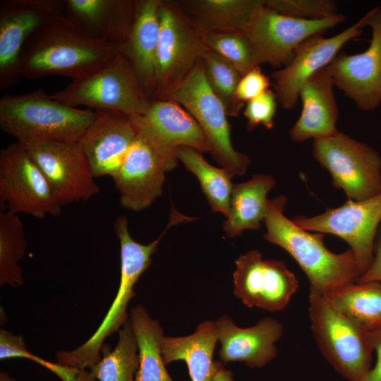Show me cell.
<instances>
[{"label":"cell","instance_id":"cell-1","mask_svg":"<svg viewBox=\"0 0 381 381\" xmlns=\"http://www.w3.org/2000/svg\"><path fill=\"white\" fill-rule=\"evenodd\" d=\"M117 54L114 47L92 37L63 14H52L25 43L19 74L28 79L61 75L75 80Z\"/></svg>","mask_w":381,"mask_h":381},{"label":"cell","instance_id":"cell-2","mask_svg":"<svg viewBox=\"0 0 381 381\" xmlns=\"http://www.w3.org/2000/svg\"><path fill=\"white\" fill-rule=\"evenodd\" d=\"M286 203L284 195L268 200L263 238L283 248L296 261L310 282V289L325 296L358 282L361 272L352 251H330L325 246L323 234L304 230L284 215Z\"/></svg>","mask_w":381,"mask_h":381},{"label":"cell","instance_id":"cell-3","mask_svg":"<svg viewBox=\"0 0 381 381\" xmlns=\"http://www.w3.org/2000/svg\"><path fill=\"white\" fill-rule=\"evenodd\" d=\"M169 223L163 233L148 244L135 241L131 236L128 219L119 216L114 223V231L120 244L121 271L117 293L101 324L93 334L80 346L56 353L58 363L78 370L90 369L102 358L104 340L129 320L127 307L135 296L134 286L141 274L150 266L152 256L157 251L164 235L171 227Z\"/></svg>","mask_w":381,"mask_h":381},{"label":"cell","instance_id":"cell-4","mask_svg":"<svg viewBox=\"0 0 381 381\" xmlns=\"http://www.w3.org/2000/svg\"><path fill=\"white\" fill-rule=\"evenodd\" d=\"M95 112L63 104L40 89L0 99V127L16 141L79 142Z\"/></svg>","mask_w":381,"mask_h":381},{"label":"cell","instance_id":"cell-5","mask_svg":"<svg viewBox=\"0 0 381 381\" xmlns=\"http://www.w3.org/2000/svg\"><path fill=\"white\" fill-rule=\"evenodd\" d=\"M308 303L310 329L323 356L346 380L362 381L372 368L370 332L311 289Z\"/></svg>","mask_w":381,"mask_h":381},{"label":"cell","instance_id":"cell-6","mask_svg":"<svg viewBox=\"0 0 381 381\" xmlns=\"http://www.w3.org/2000/svg\"><path fill=\"white\" fill-rule=\"evenodd\" d=\"M49 95L71 107L115 111L132 119L143 116L152 101L131 63L119 53L90 74Z\"/></svg>","mask_w":381,"mask_h":381},{"label":"cell","instance_id":"cell-7","mask_svg":"<svg viewBox=\"0 0 381 381\" xmlns=\"http://www.w3.org/2000/svg\"><path fill=\"white\" fill-rule=\"evenodd\" d=\"M182 105L204 132L214 159L234 176L243 175L248 157L234 150L227 113L206 78L200 60L171 94L169 99Z\"/></svg>","mask_w":381,"mask_h":381},{"label":"cell","instance_id":"cell-8","mask_svg":"<svg viewBox=\"0 0 381 381\" xmlns=\"http://www.w3.org/2000/svg\"><path fill=\"white\" fill-rule=\"evenodd\" d=\"M136 124L138 135L111 177L121 205L140 212L162 195L165 173L175 168L179 159L176 150L162 146Z\"/></svg>","mask_w":381,"mask_h":381},{"label":"cell","instance_id":"cell-9","mask_svg":"<svg viewBox=\"0 0 381 381\" xmlns=\"http://www.w3.org/2000/svg\"><path fill=\"white\" fill-rule=\"evenodd\" d=\"M158 17L159 38L153 97L169 99L206 49L193 23L175 4L162 1Z\"/></svg>","mask_w":381,"mask_h":381},{"label":"cell","instance_id":"cell-10","mask_svg":"<svg viewBox=\"0 0 381 381\" xmlns=\"http://www.w3.org/2000/svg\"><path fill=\"white\" fill-rule=\"evenodd\" d=\"M313 153L349 200H362L381 192V156L368 145L338 131L314 140Z\"/></svg>","mask_w":381,"mask_h":381},{"label":"cell","instance_id":"cell-11","mask_svg":"<svg viewBox=\"0 0 381 381\" xmlns=\"http://www.w3.org/2000/svg\"><path fill=\"white\" fill-rule=\"evenodd\" d=\"M345 19L341 13L320 20L295 18L267 8L263 1L241 30L251 42L258 66L269 64L274 68L284 67L306 40L323 34Z\"/></svg>","mask_w":381,"mask_h":381},{"label":"cell","instance_id":"cell-12","mask_svg":"<svg viewBox=\"0 0 381 381\" xmlns=\"http://www.w3.org/2000/svg\"><path fill=\"white\" fill-rule=\"evenodd\" d=\"M0 202L10 212L37 219L61 212L43 173L18 141L1 150Z\"/></svg>","mask_w":381,"mask_h":381},{"label":"cell","instance_id":"cell-13","mask_svg":"<svg viewBox=\"0 0 381 381\" xmlns=\"http://www.w3.org/2000/svg\"><path fill=\"white\" fill-rule=\"evenodd\" d=\"M21 143V142H20ZM61 206L90 199L99 187L78 142L21 143Z\"/></svg>","mask_w":381,"mask_h":381},{"label":"cell","instance_id":"cell-14","mask_svg":"<svg viewBox=\"0 0 381 381\" xmlns=\"http://www.w3.org/2000/svg\"><path fill=\"white\" fill-rule=\"evenodd\" d=\"M292 220L304 230L329 234L344 240L355 255L362 275L373 258L381 222V192L362 200H348L341 206L313 217L297 216Z\"/></svg>","mask_w":381,"mask_h":381},{"label":"cell","instance_id":"cell-15","mask_svg":"<svg viewBox=\"0 0 381 381\" xmlns=\"http://www.w3.org/2000/svg\"><path fill=\"white\" fill-rule=\"evenodd\" d=\"M235 263L234 294L249 308L282 310L298 289L296 277L283 261L265 260L258 250L241 255Z\"/></svg>","mask_w":381,"mask_h":381},{"label":"cell","instance_id":"cell-16","mask_svg":"<svg viewBox=\"0 0 381 381\" xmlns=\"http://www.w3.org/2000/svg\"><path fill=\"white\" fill-rule=\"evenodd\" d=\"M368 11L371 39L367 49L354 54L341 53L326 67L334 86L365 111L381 104V7Z\"/></svg>","mask_w":381,"mask_h":381},{"label":"cell","instance_id":"cell-17","mask_svg":"<svg viewBox=\"0 0 381 381\" xmlns=\"http://www.w3.org/2000/svg\"><path fill=\"white\" fill-rule=\"evenodd\" d=\"M369 11L358 21L329 37L315 35L302 42L294 51L291 61L272 74L277 101L285 109L294 108L305 83L327 67L349 41L359 37L367 26Z\"/></svg>","mask_w":381,"mask_h":381},{"label":"cell","instance_id":"cell-18","mask_svg":"<svg viewBox=\"0 0 381 381\" xmlns=\"http://www.w3.org/2000/svg\"><path fill=\"white\" fill-rule=\"evenodd\" d=\"M63 0H4L0 3V89L16 84L25 43L52 14L61 13Z\"/></svg>","mask_w":381,"mask_h":381},{"label":"cell","instance_id":"cell-19","mask_svg":"<svg viewBox=\"0 0 381 381\" xmlns=\"http://www.w3.org/2000/svg\"><path fill=\"white\" fill-rule=\"evenodd\" d=\"M95 112L78 143L95 177L112 176L135 141L138 128L132 118L123 114Z\"/></svg>","mask_w":381,"mask_h":381},{"label":"cell","instance_id":"cell-20","mask_svg":"<svg viewBox=\"0 0 381 381\" xmlns=\"http://www.w3.org/2000/svg\"><path fill=\"white\" fill-rule=\"evenodd\" d=\"M215 324L221 344L219 356L223 363L241 362L249 368H262L277 356L275 343L283 334L279 320L265 318L254 326L242 328L223 315Z\"/></svg>","mask_w":381,"mask_h":381},{"label":"cell","instance_id":"cell-21","mask_svg":"<svg viewBox=\"0 0 381 381\" xmlns=\"http://www.w3.org/2000/svg\"><path fill=\"white\" fill-rule=\"evenodd\" d=\"M136 11V1L63 0L61 14L92 37L117 51L126 41Z\"/></svg>","mask_w":381,"mask_h":381},{"label":"cell","instance_id":"cell-22","mask_svg":"<svg viewBox=\"0 0 381 381\" xmlns=\"http://www.w3.org/2000/svg\"><path fill=\"white\" fill-rule=\"evenodd\" d=\"M334 87L326 67L310 77L302 86L299 92L301 112L289 132L293 141L302 143L309 139L316 140L338 132L339 109Z\"/></svg>","mask_w":381,"mask_h":381},{"label":"cell","instance_id":"cell-23","mask_svg":"<svg viewBox=\"0 0 381 381\" xmlns=\"http://www.w3.org/2000/svg\"><path fill=\"white\" fill-rule=\"evenodd\" d=\"M156 142L171 150L188 147L210 152L208 140L195 119L172 100L152 99L146 114L133 119Z\"/></svg>","mask_w":381,"mask_h":381},{"label":"cell","instance_id":"cell-24","mask_svg":"<svg viewBox=\"0 0 381 381\" xmlns=\"http://www.w3.org/2000/svg\"><path fill=\"white\" fill-rule=\"evenodd\" d=\"M161 0L136 1L135 20L124 44L118 49L131 63L147 95L153 97L156 56L159 38L158 11Z\"/></svg>","mask_w":381,"mask_h":381},{"label":"cell","instance_id":"cell-25","mask_svg":"<svg viewBox=\"0 0 381 381\" xmlns=\"http://www.w3.org/2000/svg\"><path fill=\"white\" fill-rule=\"evenodd\" d=\"M217 341L216 324L212 321L200 323L195 332L188 336L163 337L160 347L164 362L167 365L183 361L191 381H211L217 366L213 353Z\"/></svg>","mask_w":381,"mask_h":381},{"label":"cell","instance_id":"cell-26","mask_svg":"<svg viewBox=\"0 0 381 381\" xmlns=\"http://www.w3.org/2000/svg\"><path fill=\"white\" fill-rule=\"evenodd\" d=\"M275 186L271 175L257 174L249 180L233 184L229 210L223 224L229 238L240 236L246 230H258L264 222L267 195Z\"/></svg>","mask_w":381,"mask_h":381},{"label":"cell","instance_id":"cell-27","mask_svg":"<svg viewBox=\"0 0 381 381\" xmlns=\"http://www.w3.org/2000/svg\"><path fill=\"white\" fill-rule=\"evenodd\" d=\"M263 0H192L183 7L202 36L222 30H242Z\"/></svg>","mask_w":381,"mask_h":381},{"label":"cell","instance_id":"cell-28","mask_svg":"<svg viewBox=\"0 0 381 381\" xmlns=\"http://www.w3.org/2000/svg\"><path fill=\"white\" fill-rule=\"evenodd\" d=\"M138 345L139 365L135 381H174L166 369L162 352L163 329L142 305L131 310L129 318Z\"/></svg>","mask_w":381,"mask_h":381},{"label":"cell","instance_id":"cell-29","mask_svg":"<svg viewBox=\"0 0 381 381\" xmlns=\"http://www.w3.org/2000/svg\"><path fill=\"white\" fill-rule=\"evenodd\" d=\"M325 296L368 331L381 330V282L349 283Z\"/></svg>","mask_w":381,"mask_h":381},{"label":"cell","instance_id":"cell-30","mask_svg":"<svg viewBox=\"0 0 381 381\" xmlns=\"http://www.w3.org/2000/svg\"><path fill=\"white\" fill-rule=\"evenodd\" d=\"M177 158L198 179L202 190L213 212L226 217L229 203L234 175L225 168H217L208 163L196 150L188 147L176 149Z\"/></svg>","mask_w":381,"mask_h":381},{"label":"cell","instance_id":"cell-31","mask_svg":"<svg viewBox=\"0 0 381 381\" xmlns=\"http://www.w3.org/2000/svg\"><path fill=\"white\" fill-rule=\"evenodd\" d=\"M102 358L90 369L99 381H135L139 361L138 345L130 320L119 331L114 349L108 344L101 349Z\"/></svg>","mask_w":381,"mask_h":381},{"label":"cell","instance_id":"cell-32","mask_svg":"<svg viewBox=\"0 0 381 381\" xmlns=\"http://www.w3.org/2000/svg\"><path fill=\"white\" fill-rule=\"evenodd\" d=\"M27 249L24 226L18 214L0 213V285L20 286L24 279L18 262Z\"/></svg>","mask_w":381,"mask_h":381},{"label":"cell","instance_id":"cell-33","mask_svg":"<svg viewBox=\"0 0 381 381\" xmlns=\"http://www.w3.org/2000/svg\"><path fill=\"white\" fill-rule=\"evenodd\" d=\"M205 49L231 64L243 76L258 66L246 35L238 29L222 30L202 36Z\"/></svg>","mask_w":381,"mask_h":381},{"label":"cell","instance_id":"cell-34","mask_svg":"<svg viewBox=\"0 0 381 381\" xmlns=\"http://www.w3.org/2000/svg\"><path fill=\"white\" fill-rule=\"evenodd\" d=\"M208 83L224 104L227 115L237 116L242 108L235 99V92L242 75L228 61L205 50L200 59Z\"/></svg>","mask_w":381,"mask_h":381},{"label":"cell","instance_id":"cell-35","mask_svg":"<svg viewBox=\"0 0 381 381\" xmlns=\"http://www.w3.org/2000/svg\"><path fill=\"white\" fill-rule=\"evenodd\" d=\"M267 8L281 14L303 20H320L332 17L337 4L332 0H263Z\"/></svg>","mask_w":381,"mask_h":381},{"label":"cell","instance_id":"cell-36","mask_svg":"<svg viewBox=\"0 0 381 381\" xmlns=\"http://www.w3.org/2000/svg\"><path fill=\"white\" fill-rule=\"evenodd\" d=\"M277 101L275 92L268 89L248 102L243 111V115L248 121V128L253 130L255 126L261 124L266 128L271 129L274 126Z\"/></svg>","mask_w":381,"mask_h":381},{"label":"cell","instance_id":"cell-37","mask_svg":"<svg viewBox=\"0 0 381 381\" xmlns=\"http://www.w3.org/2000/svg\"><path fill=\"white\" fill-rule=\"evenodd\" d=\"M270 78L262 72L260 66H256L239 80L235 92L236 102L242 108L245 104L270 89Z\"/></svg>","mask_w":381,"mask_h":381},{"label":"cell","instance_id":"cell-38","mask_svg":"<svg viewBox=\"0 0 381 381\" xmlns=\"http://www.w3.org/2000/svg\"><path fill=\"white\" fill-rule=\"evenodd\" d=\"M20 358L31 360L56 375L62 381H95L90 371L78 370L74 368L47 361L32 353L28 349L20 355Z\"/></svg>","mask_w":381,"mask_h":381},{"label":"cell","instance_id":"cell-39","mask_svg":"<svg viewBox=\"0 0 381 381\" xmlns=\"http://www.w3.org/2000/svg\"><path fill=\"white\" fill-rule=\"evenodd\" d=\"M358 282H381V231L375 241L373 260Z\"/></svg>","mask_w":381,"mask_h":381},{"label":"cell","instance_id":"cell-40","mask_svg":"<svg viewBox=\"0 0 381 381\" xmlns=\"http://www.w3.org/2000/svg\"><path fill=\"white\" fill-rule=\"evenodd\" d=\"M370 333L374 351L376 353V361L362 381H381V330Z\"/></svg>","mask_w":381,"mask_h":381},{"label":"cell","instance_id":"cell-41","mask_svg":"<svg viewBox=\"0 0 381 381\" xmlns=\"http://www.w3.org/2000/svg\"><path fill=\"white\" fill-rule=\"evenodd\" d=\"M211 381H236L231 371L224 368L222 361H217L215 372Z\"/></svg>","mask_w":381,"mask_h":381},{"label":"cell","instance_id":"cell-42","mask_svg":"<svg viewBox=\"0 0 381 381\" xmlns=\"http://www.w3.org/2000/svg\"><path fill=\"white\" fill-rule=\"evenodd\" d=\"M0 381H19L12 377L8 372L1 370L0 372Z\"/></svg>","mask_w":381,"mask_h":381}]
</instances>
